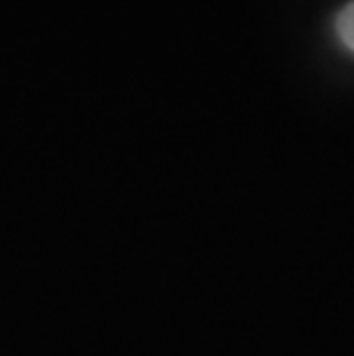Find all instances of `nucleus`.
I'll return each instance as SVG.
<instances>
[{"label":"nucleus","mask_w":354,"mask_h":356,"mask_svg":"<svg viewBox=\"0 0 354 356\" xmlns=\"http://www.w3.org/2000/svg\"><path fill=\"white\" fill-rule=\"evenodd\" d=\"M336 33L341 37V42L354 53V0L343 7L336 17Z\"/></svg>","instance_id":"f257e3e1"}]
</instances>
